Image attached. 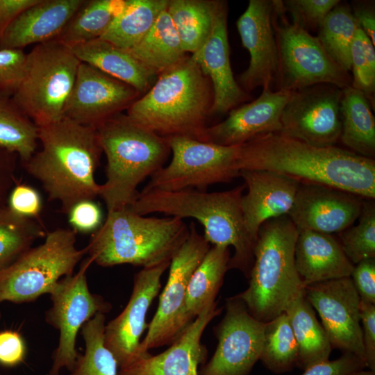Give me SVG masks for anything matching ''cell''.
I'll list each match as a JSON object with an SVG mask.
<instances>
[{"instance_id":"16","label":"cell","mask_w":375,"mask_h":375,"mask_svg":"<svg viewBox=\"0 0 375 375\" xmlns=\"http://www.w3.org/2000/svg\"><path fill=\"white\" fill-rule=\"evenodd\" d=\"M304 294L320 317L332 349L355 354L365 362L360 299L351 277L307 285Z\"/></svg>"},{"instance_id":"52","label":"cell","mask_w":375,"mask_h":375,"mask_svg":"<svg viewBox=\"0 0 375 375\" xmlns=\"http://www.w3.org/2000/svg\"><path fill=\"white\" fill-rule=\"evenodd\" d=\"M38 0H0V36L22 12Z\"/></svg>"},{"instance_id":"30","label":"cell","mask_w":375,"mask_h":375,"mask_svg":"<svg viewBox=\"0 0 375 375\" xmlns=\"http://www.w3.org/2000/svg\"><path fill=\"white\" fill-rule=\"evenodd\" d=\"M221 3L219 0H169L167 11L186 53H194L206 42Z\"/></svg>"},{"instance_id":"8","label":"cell","mask_w":375,"mask_h":375,"mask_svg":"<svg viewBox=\"0 0 375 375\" xmlns=\"http://www.w3.org/2000/svg\"><path fill=\"white\" fill-rule=\"evenodd\" d=\"M80 62L56 40L35 45L26 53L24 76L12 99L38 127L58 121Z\"/></svg>"},{"instance_id":"39","label":"cell","mask_w":375,"mask_h":375,"mask_svg":"<svg viewBox=\"0 0 375 375\" xmlns=\"http://www.w3.org/2000/svg\"><path fill=\"white\" fill-rule=\"evenodd\" d=\"M299 349L286 314L265 323L260 360L271 372L284 373L297 366Z\"/></svg>"},{"instance_id":"53","label":"cell","mask_w":375,"mask_h":375,"mask_svg":"<svg viewBox=\"0 0 375 375\" xmlns=\"http://www.w3.org/2000/svg\"><path fill=\"white\" fill-rule=\"evenodd\" d=\"M347 375H375V372L372 370H363V369L354 370Z\"/></svg>"},{"instance_id":"23","label":"cell","mask_w":375,"mask_h":375,"mask_svg":"<svg viewBox=\"0 0 375 375\" xmlns=\"http://www.w3.org/2000/svg\"><path fill=\"white\" fill-rule=\"evenodd\" d=\"M227 3L222 1L211 33L203 45L190 56L212 85L211 115H219L249 99L235 81L230 62L227 31Z\"/></svg>"},{"instance_id":"33","label":"cell","mask_w":375,"mask_h":375,"mask_svg":"<svg viewBox=\"0 0 375 375\" xmlns=\"http://www.w3.org/2000/svg\"><path fill=\"white\" fill-rule=\"evenodd\" d=\"M229 247L213 245L192 274L187 288L185 303L194 319L206 307L214 303L229 269Z\"/></svg>"},{"instance_id":"24","label":"cell","mask_w":375,"mask_h":375,"mask_svg":"<svg viewBox=\"0 0 375 375\" xmlns=\"http://www.w3.org/2000/svg\"><path fill=\"white\" fill-rule=\"evenodd\" d=\"M240 176L247 188L240 203L244 224L248 234L256 242L262 224L288 214L300 183L268 170H242Z\"/></svg>"},{"instance_id":"14","label":"cell","mask_w":375,"mask_h":375,"mask_svg":"<svg viewBox=\"0 0 375 375\" xmlns=\"http://www.w3.org/2000/svg\"><path fill=\"white\" fill-rule=\"evenodd\" d=\"M342 90L326 83L292 92L281 113V133L317 147L340 139Z\"/></svg>"},{"instance_id":"43","label":"cell","mask_w":375,"mask_h":375,"mask_svg":"<svg viewBox=\"0 0 375 375\" xmlns=\"http://www.w3.org/2000/svg\"><path fill=\"white\" fill-rule=\"evenodd\" d=\"M26 53L23 49H0V98H12L22 81Z\"/></svg>"},{"instance_id":"3","label":"cell","mask_w":375,"mask_h":375,"mask_svg":"<svg viewBox=\"0 0 375 375\" xmlns=\"http://www.w3.org/2000/svg\"><path fill=\"white\" fill-rule=\"evenodd\" d=\"M244 189V185L213 192L195 189L141 191L129 208L142 215L159 212L197 220L203 226V237L209 244L234 248L228 268L239 269L248 278L256 242L244 224L240 205Z\"/></svg>"},{"instance_id":"50","label":"cell","mask_w":375,"mask_h":375,"mask_svg":"<svg viewBox=\"0 0 375 375\" xmlns=\"http://www.w3.org/2000/svg\"><path fill=\"white\" fill-rule=\"evenodd\" d=\"M17 154L0 148V207L5 206L15 184Z\"/></svg>"},{"instance_id":"21","label":"cell","mask_w":375,"mask_h":375,"mask_svg":"<svg viewBox=\"0 0 375 375\" xmlns=\"http://www.w3.org/2000/svg\"><path fill=\"white\" fill-rule=\"evenodd\" d=\"M292 92L262 88L256 100L235 108L222 122L208 126L203 141L223 146H236L267 133L281 131V117Z\"/></svg>"},{"instance_id":"17","label":"cell","mask_w":375,"mask_h":375,"mask_svg":"<svg viewBox=\"0 0 375 375\" xmlns=\"http://www.w3.org/2000/svg\"><path fill=\"white\" fill-rule=\"evenodd\" d=\"M140 97L129 85L81 62L63 117L97 128L127 110Z\"/></svg>"},{"instance_id":"44","label":"cell","mask_w":375,"mask_h":375,"mask_svg":"<svg viewBox=\"0 0 375 375\" xmlns=\"http://www.w3.org/2000/svg\"><path fill=\"white\" fill-rule=\"evenodd\" d=\"M8 207L22 217L36 219L42 208L39 192L32 186L16 183L7 199Z\"/></svg>"},{"instance_id":"25","label":"cell","mask_w":375,"mask_h":375,"mask_svg":"<svg viewBox=\"0 0 375 375\" xmlns=\"http://www.w3.org/2000/svg\"><path fill=\"white\" fill-rule=\"evenodd\" d=\"M85 0H38L0 36V49H23L55 40Z\"/></svg>"},{"instance_id":"47","label":"cell","mask_w":375,"mask_h":375,"mask_svg":"<svg viewBox=\"0 0 375 375\" xmlns=\"http://www.w3.org/2000/svg\"><path fill=\"white\" fill-rule=\"evenodd\" d=\"M350 277L360 299L375 304V258L354 265Z\"/></svg>"},{"instance_id":"38","label":"cell","mask_w":375,"mask_h":375,"mask_svg":"<svg viewBox=\"0 0 375 375\" xmlns=\"http://www.w3.org/2000/svg\"><path fill=\"white\" fill-rule=\"evenodd\" d=\"M105 326L103 312L97 313L83 324L81 334L85 351L78 355L69 375H117V360L105 345Z\"/></svg>"},{"instance_id":"7","label":"cell","mask_w":375,"mask_h":375,"mask_svg":"<svg viewBox=\"0 0 375 375\" xmlns=\"http://www.w3.org/2000/svg\"><path fill=\"white\" fill-rule=\"evenodd\" d=\"M298 234L288 215L265 222L258 231L249 286L235 297L262 322L283 313L288 304L304 291L294 260Z\"/></svg>"},{"instance_id":"35","label":"cell","mask_w":375,"mask_h":375,"mask_svg":"<svg viewBox=\"0 0 375 375\" xmlns=\"http://www.w3.org/2000/svg\"><path fill=\"white\" fill-rule=\"evenodd\" d=\"M351 7L339 3L326 15L317 36L332 59L345 71L351 69V49L358 29Z\"/></svg>"},{"instance_id":"27","label":"cell","mask_w":375,"mask_h":375,"mask_svg":"<svg viewBox=\"0 0 375 375\" xmlns=\"http://www.w3.org/2000/svg\"><path fill=\"white\" fill-rule=\"evenodd\" d=\"M80 62L133 87L140 96L154 84L158 75L146 67L128 51L101 38L70 48Z\"/></svg>"},{"instance_id":"34","label":"cell","mask_w":375,"mask_h":375,"mask_svg":"<svg viewBox=\"0 0 375 375\" xmlns=\"http://www.w3.org/2000/svg\"><path fill=\"white\" fill-rule=\"evenodd\" d=\"M124 5L125 0H85L55 40L71 48L99 38Z\"/></svg>"},{"instance_id":"19","label":"cell","mask_w":375,"mask_h":375,"mask_svg":"<svg viewBox=\"0 0 375 375\" xmlns=\"http://www.w3.org/2000/svg\"><path fill=\"white\" fill-rule=\"evenodd\" d=\"M170 261L143 267L134 277L129 301L123 311L105 326L106 347L120 367L134 360L140 337L147 328L146 315L160 288V278Z\"/></svg>"},{"instance_id":"6","label":"cell","mask_w":375,"mask_h":375,"mask_svg":"<svg viewBox=\"0 0 375 375\" xmlns=\"http://www.w3.org/2000/svg\"><path fill=\"white\" fill-rule=\"evenodd\" d=\"M188 234L189 226L180 218L146 217L124 208L108 212L87 253L101 267H148L170 261Z\"/></svg>"},{"instance_id":"36","label":"cell","mask_w":375,"mask_h":375,"mask_svg":"<svg viewBox=\"0 0 375 375\" xmlns=\"http://www.w3.org/2000/svg\"><path fill=\"white\" fill-rule=\"evenodd\" d=\"M38 127L12 98H0V148L12 152L22 162L37 151Z\"/></svg>"},{"instance_id":"9","label":"cell","mask_w":375,"mask_h":375,"mask_svg":"<svg viewBox=\"0 0 375 375\" xmlns=\"http://www.w3.org/2000/svg\"><path fill=\"white\" fill-rule=\"evenodd\" d=\"M76 232L56 228L41 244L30 248L0 271V303L30 302L50 294L62 278L73 274L76 265L87 253L86 247L76 246Z\"/></svg>"},{"instance_id":"48","label":"cell","mask_w":375,"mask_h":375,"mask_svg":"<svg viewBox=\"0 0 375 375\" xmlns=\"http://www.w3.org/2000/svg\"><path fill=\"white\" fill-rule=\"evenodd\" d=\"M359 311L366 367L375 372V304L360 300Z\"/></svg>"},{"instance_id":"13","label":"cell","mask_w":375,"mask_h":375,"mask_svg":"<svg viewBox=\"0 0 375 375\" xmlns=\"http://www.w3.org/2000/svg\"><path fill=\"white\" fill-rule=\"evenodd\" d=\"M92 262L88 257L75 274L61 278L49 294L52 306L46 312V321L60 335L49 375H60L63 369L72 370L78 355L76 340L79 329L97 313H105L111 308L89 290L87 271Z\"/></svg>"},{"instance_id":"20","label":"cell","mask_w":375,"mask_h":375,"mask_svg":"<svg viewBox=\"0 0 375 375\" xmlns=\"http://www.w3.org/2000/svg\"><path fill=\"white\" fill-rule=\"evenodd\" d=\"M362 198L331 187L300 183L288 215L298 231L340 233L358 219Z\"/></svg>"},{"instance_id":"45","label":"cell","mask_w":375,"mask_h":375,"mask_svg":"<svg viewBox=\"0 0 375 375\" xmlns=\"http://www.w3.org/2000/svg\"><path fill=\"white\" fill-rule=\"evenodd\" d=\"M67 215L69 223L76 233L95 232L103 224L101 209L92 199L76 203Z\"/></svg>"},{"instance_id":"5","label":"cell","mask_w":375,"mask_h":375,"mask_svg":"<svg viewBox=\"0 0 375 375\" xmlns=\"http://www.w3.org/2000/svg\"><path fill=\"white\" fill-rule=\"evenodd\" d=\"M96 129L107 162L99 196L108 212L129 208L138 196V186L164 167L171 153L167 139L123 113Z\"/></svg>"},{"instance_id":"51","label":"cell","mask_w":375,"mask_h":375,"mask_svg":"<svg viewBox=\"0 0 375 375\" xmlns=\"http://www.w3.org/2000/svg\"><path fill=\"white\" fill-rule=\"evenodd\" d=\"M353 16L360 28L375 44V12L374 1H356L353 3Z\"/></svg>"},{"instance_id":"26","label":"cell","mask_w":375,"mask_h":375,"mask_svg":"<svg viewBox=\"0 0 375 375\" xmlns=\"http://www.w3.org/2000/svg\"><path fill=\"white\" fill-rule=\"evenodd\" d=\"M295 266L303 287L350 277L354 265L331 235L299 231L294 249Z\"/></svg>"},{"instance_id":"40","label":"cell","mask_w":375,"mask_h":375,"mask_svg":"<svg viewBox=\"0 0 375 375\" xmlns=\"http://www.w3.org/2000/svg\"><path fill=\"white\" fill-rule=\"evenodd\" d=\"M358 223L340 233V244L353 265L375 258V204L372 200L362 202Z\"/></svg>"},{"instance_id":"32","label":"cell","mask_w":375,"mask_h":375,"mask_svg":"<svg viewBox=\"0 0 375 375\" xmlns=\"http://www.w3.org/2000/svg\"><path fill=\"white\" fill-rule=\"evenodd\" d=\"M169 0H125L122 11L99 38L126 51L150 31Z\"/></svg>"},{"instance_id":"41","label":"cell","mask_w":375,"mask_h":375,"mask_svg":"<svg viewBox=\"0 0 375 375\" xmlns=\"http://www.w3.org/2000/svg\"><path fill=\"white\" fill-rule=\"evenodd\" d=\"M351 86L361 91L374 105L375 49L371 40L359 28L351 49Z\"/></svg>"},{"instance_id":"29","label":"cell","mask_w":375,"mask_h":375,"mask_svg":"<svg viewBox=\"0 0 375 375\" xmlns=\"http://www.w3.org/2000/svg\"><path fill=\"white\" fill-rule=\"evenodd\" d=\"M342 143L355 153L374 159L375 119L371 103L351 85L342 89L340 101Z\"/></svg>"},{"instance_id":"12","label":"cell","mask_w":375,"mask_h":375,"mask_svg":"<svg viewBox=\"0 0 375 375\" xmlns=\"http://www.w3.org/2000/svg\"><path fill=\"white\" fill-rule=\"evenodd\" d=\"M210 247L203 235L198 233L195 224L191 222L187 238L170 260L166 285L147 333L140 343L137 357L152 348L172 344L194 319L186 307L187 288L192 274Z\"/></svg>"},{"instance_id":"15","label":"cell","mask_w":375,"mask_h":375,"mask_svg":"<svg viewBox=\"0 0 375 375\" xmlns=\"http://www.w3.org/2000/svg\"><path fill=\"white\" fill-rule=\"evenodd\" d=\"M225 308L215 328L217 348L199 375H248L260 360L265 323L253 317L235 296L226 299Z\"/></svg>"},{"instance_id":"11","label":"cell","mask_w":375,"mask_h":375,"mask_svg":"<svg viewBox=\"0 0 375 375\" xmlns=\"http://www.w3.org/2000/svg\"><path fill=\"white\" fill-rule=\"evenodd\" d=\"M172 158L155 172L142 191H204L240 176L236 167L240 145L223 146L186 136L166 138Z\"/></svg>"},{"instance_id":"54","label":"cell","mask_w":375,"mask_h":375,"mask_svg":"<svg viewBox=\"0 0 375 375\" xmlns=\"http://www.w3.org/2000/svg\"><path fill=\"white\" fill-rule=\"evenodd\" d=\"M0 317H1V313H0Z\"/></svg>"},{"instance_id":"2","label":"cell","mask_w":375,"mask_h":375,"mask_svg":"<svg viewBox=\"0 0 375 375\" xmlns=\"http://www.w3.org/2000/svg\"><path fill=\"white\" fill-rule=\"evenodd\" d=\"M38 142L41 149L23 163L49 201L67 214L76 203L99 196L94 176L103 151L96 128L63 117L38 127Z\"/></svg>"},{"instance_id":"28","label":"cell","mask_w":375,"mask_h":375,"mask_svg":"<svg viewBox=\"0 0 375 375\" xmlns=\"http://www.w3.org/2000/svg\"><path fill=\"white\" fill-rule=\"evenodd\" d=\"M284 312L294 333L299 349L297 366L308 367L328 360L331 345L315 311L305 297L304 291L287 306Z\"/></svg>"},{"instance_id":"4","label":"cell","mask_w":375,"mask_h":375,"mask_svg":"<svg viewBox=\"0 0 375 375\" xmlns=\"http://www.w3.org/2000/svg\"><path fill=\"white\" fill-rule=\"evenodd\" d=\"M212 103L209 78L187 55L159 74L153 86L130 106L126 114L160 136H186L203 141Z\"/></svg>"},{"instance_id":"1","label":"cell","mask_w":375,"mask_h":375,"mask_svg":"<svg viewBox=\"0 0 375 375\" xmlns=\"http://www.w3.org/2000/svg\"><path fill=\"white\" fill-rule=\"evenodd\" d=\"M236 167L268 170L300 183L323 185L360 198H375V160L336 146L317 147L280 132L240 144Z\"/></svg>"},{"instance_id":"22","label":"cell","mask_w":375,"mask_h":375,"mask_svg":"<svg viewBox=\"0 0 375 375\" xmlns=\"http://www.w3.org/2000/svg\"><path fill=\"white\" fill-rule=\"evenodd\" d=\"M217 305L215 302L206 307L167 350L138 356L120 367L117 375H199L198 365L206 357L201 338L208 324L222 310Z\"/></svg>"},{"instance_id":"49","label":"cell","mask_w":375,"mask_h":375,"mask_svg":"<svg viewBox=\"0 0 375 375\" xmlns=\"http://www.w3.org/2000/svg\"><path fill=\"white\" fill-rule=\"evenodd\" d=\"M26 348L21 335L15 331L0 332V363L14 366L25 356Z\"/></svg>"},{"instance_id":"37","label":"cell","mask_w":375,"mask_h":375,"mask_svg":"<svg viewBox=\"0 0 375 375\" xmlns=\"http://www.w3.org/2000/svg\"><path fill=\"white\" fill-rule=\"evenodd\" d=\"M46 235L44 226L35 219L19 215L6 205L0 207V271Z\"/></svg>"},{"instance_id":"46","label":"cell","mask_w":375,"mask_h":375,"mask_svg":"<svg viewBox=\"0 0 375 375\" xmlns=\"http://www.w3.org/2000/svg\"><path fill=\"white\" fill-rule=\"evenodd\" d=\"M365 367V361L356 355L343 353L337 359L327 360L308 367L301 375H347Z\"/></svg>"},{"instance_id":"42","label":"cell","mask_w":375,"mask_h":375,"mask_svg":"<svg viewBox=\"0 0 375 375\" xmlns=\"http://www.w3.org/2000/svg\"><path fill=\"white\" fill-rule=\"evenodd\" d=\"M340 2L338 0H286L280 1V5L283 12L290 13L292 23L308 31L319 28L326 15Z\"/></svg>"},{"instance_id":"31","label":"cell","mask_w":375,"mask_h":375,"mask_svg":"<svg viewBox=\"0 0 375 375\" xmlns=\"http://www.w3.org/2000/svg\"><path fill=\"white\" fill-rule=\"evenodd\" d=\"M128 51L158 76L187 56L167 8L144 38Z\"/></svg>"},{"instance_id":"18","label":"cell","mask_w":375,"mask_h":375,"mask_svg":"<svg viewBox=\"0 0 375 375\" xmlns=\"http://www.w3.org/2000/svg\"><path fill=\"white\" fill-rule=\"evenodd\" d=\"M273 13V1L250 0L237 20L242 44L250 55L249 66L239 79L246 92L260 86L278 90L279 58Z\"/></svg>"},{"instance_id":"10","label":"cell","mask_w":375,"mask_h":375,"mask_svg":"<svg viewBox=\"0 0 375 375\" xmlns=\"http://www.w3.org/2000/svg\"><path fill=\"white\" fill-rule=\"evenodd\" d=\"M273 26L277 42L279 73L278 90L294 92L316 84H331L344 89L351 86L349 72L328 54L317 37L283 16L280 1H274Z\"/></svg>"}]
</instances>
